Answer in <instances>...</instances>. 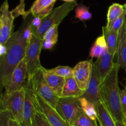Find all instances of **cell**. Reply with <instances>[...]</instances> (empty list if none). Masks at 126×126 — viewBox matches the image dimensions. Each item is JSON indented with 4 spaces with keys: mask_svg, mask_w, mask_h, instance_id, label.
I'll return each instance as SVG.
<instances>
[{
    "mask_svg": "<svg viewBox=\"0 0 126 126\" xmlns=\"http://www.w3.org/2000/svg\"><path fill=\"white\" fill-rule=\"evenodd\" d=\"M23 23L5 44L7 52L0 57V84L4 87L9 79L11 74L25 56L28 43L23 37Z\"/></svg>",
    "mask_w": 126,
    "mask_h": 126,
    "instance_id": "6da1fadb",
    "label": "cell"
},
{
    "mask_svg": "<svg viewBox=\"0 0 126 126\" xmlns=\"http://www.w3.org/2000/svg\"><path fill=\"white\" fill-rule=\"evenodd\" d=\"M120 67L114 63L110 72L100 85V100L115 122H123L124 115L121 105V91L118 82Z\"/></svg>",
    "mask_w": 126,
    "mask_h": 126,
    "instance_id": "7a4b0ae2",
    "label": "cell"
},
{
    "mask_svg": "<svg viewBox=\"0 0 126 126\" xmlns=\"http://www.w3.org/2000/svg\"><path fill=\"white\" fill-rule=\"evenodd\" d=\"M25 99V86L14 92L2 93L0 97V111L8 110L12 115V119L21 125L22 122L23 106Z\"/></svg>",
    "mask_w": 126,
    "mask_h": 126,
    "instance_id": "3957f363",
    "label": "cell"
},
{
    "mask_svg": "<svg viewBox=\"0 0 126 126\" xmlns=\"http://www.w3.org/2000/svg\"><path fill=\"white\" fill-rule=\"evenodd\" d=\"M77 6L76 1L72 2H65L61 6L53 9L44 18L40 27L33 32V35L40 39L43 40L46 32L55 25H59L60 22L68 16L71 11Z\"/></svg>",
    "mask_w": 126,
    "mask_h": 126,
    "instance_id": "277c9868",
    "label": "cell"
},
{
    "mask_svg": "<svg viewBox=\"0 0 126 126\" xmlns=\"http://www.w3.org/2000/svg\"><path fill=\"white\" fill-rule=\"evenodd\" d=\"M55 109L71 126L81 115L84 113L81 107L79 98L60 96Z\"/></svg>",
    "mask_w": 126,
    "mask_h": 126,
    "instance_id": "5b68a950",
    "label": "cell"
},
{
    "mask_svg": "<svg viewBox=\"0 0 126 126\" xmlns=\"http://www.w3.org/2000/svg\"><path fill=\"white\" fill-rule=\"evenodd\" d=\"M43 40L33 35L26 49L25 59L28 69V78L32 79L36 70L42 66L40 64V54L43 48Z\"/></svg>",
    "mask_w": 126,
    "mask_h": 126,
    "instance_id": "8992f818",
    "label": "cell"
},
{
    "mask_svg": "<svg viewBox=\"0 0 126 126\" xmlns=\"http://www.w3.org/2000/svg\"><path fill=\"white\" fill-rule=\"evenodd\" d=\"M32 80L34 92L39 95L50 106L55 108L60 97L52 91L47 84L44 76L43 66H41L36 70Z\"/></svg>",
    "mask_w": 126,
    "mask_h": 126,
    "instance_id": "52a82bcc",
    "label": "cell"
},
{
    "mask_svg": "<svg viewBox=\"0 0 126 126\" xmlns=\"http://www.w3.org/2000/svg\"><path fill=\"white\" fill-rule=\"evenodd\" d=\"M33 98L36 108L44 115L51 126H71L62 117L54 107L34 92V90Z\"/></svg>",
    "mask_w": 126,
    "mask_h": 126,
    "instance_id": "ba28073f",
    "label": "cell"
},
{
    "mask_svg": "<svg viewBox=\"0 0 126 126\" xmlns=\"http://www.w3.org/2000/svg\"><path fill=\"white\" fill-rule=\"evenodd\" d=\"M27 79L28 69L24 58L14 69L9 80L4 86L5 92L10 93L22 89L25 86Z\"/></svg>",
    "mask_w": 126,
    "mask_h": 126,
    "instance_id": "9c48e42d",
    "label": "cell"
},
{
    "mask_svg": "<svg viewBox=\"0 0 126 126\" xmlns=\"http://www.w3.org/2000/svg\"><path fill=\"white\" fill-rule=\"evenodd\" d=\"M25 99L23 106L21 126H33L36 108L33 98V88L32 79H27L25 85Z\"/></svg>",
    "mask_w": 126,
    "mask_h": 126,
    "instance_id": "30bf717a",
    "label": "cell"
},
{
    "mask_svg": "<svg viewBox=\"0 0 126 126\" xmlns=\"http://www.w3.org/2000/svg\"><path fill=\"white\" fill-rule=\"evenodd\" d=\"M0 11V43L5 44L12 35L15 17L12 11L9 9L7 0L2 4Z\"/></svg>",
    "mask_w": 126,
    "mask_h": 126,
    "instance_id": "8fae6325",
    "label": "cell"
},
{
    "mask_svg": "<svg viewBox=\"0 0 126 126\" xmlns=\"http://www.w3.org/2000/svg\"><path fill=\"white\" fill-rule=\"evenodd\" d=\"M92 59L78 63L73 69V77L81 89L86 90L92 74Z\"/></svg>",
    "mask_w": 126,
    "mask_h": 126,
    "instance_id": "7c38bea8",
    "label": "cell"
},
{
    "mask_svg": "<svg viewBox=\"0 0 126 126\" xmlns=\"http://www.w3.org/2000/svg\"><path fill=\"white\" fill-rule=\"evenodd\" d=\"M101 80L98 74V69L94 63L92 65V74L90 79L87 88L82 97L85 98L93 103L96 104L100 100V88Z\"/></svg>",
    "mask_w": 126,
    "mask_h": 126,
    "instance_id": "4fadbf2b",
    "label": "cell"
},
{
    "mask_svg": "<svg viewBox=\"0 0 126 126\" xmlns=\"http://www.w3.org/2000/svg\"><path fill=\"white\" fill-rule=\"evenodd\" d=\"M57 0H36L28 11H26L25 17L30 14L34 16H38L43 19L49 14L53 10Z\"/></svg>",
    "mask_w": 126,
    "mask_h": 126,
    "instance_id": "5bb4252c",
    "label": "cell"
},
{
    "mask_svg": "<svg viewBox=\"0 0 126 126\" xmlns=\"http://www.w3.org/2000/svg\"><path fill=\"white\" fill-rule=\"evenodd\" d=\"M114 56L112 55L108 52L106 51L103 55L94 62L98 69V74L101 80V84L105 80L107 75L111 70L114 63H113V58Z\"/></svg>",
    "mask_w": 126,
    "mask_h": 126,
    "instance_id": "9a60e30c",
    "label": "cell"
},
{
    "mask_svg": "<svg viewBox=\"0 0 126 126\" xmlns=\"http://www.w3.org/2000/svg\"><path fill=\"white\" fill-rule=\"evenodd\" d=\"M43 73L47 84L52 91L59 97L61 96L63 88L65 85L66 79L49 72L47 69L43 67Z\"/></svg>",
    "mask_w": 126,
    "mask_h": 126,
    "instance_id": "2e32d148",
    "label": "cell"
},
{
    "mask_svg": "<svg viewBox=\"0 0 126 126\" xmlns=\"http://www.w3.org/2000/svg\"><path fill=\"white\" fill-rule=\"evenodd\" d=\"M117 63L126 71V25L124 23L119 32L117 49Z\"/></svg>",
    "mask_w": 126,
    "mask_h": 126,
    "instance_id": "e0dca14e",
    "label": "cell"
},
{
    "mask_svg": "<svg viewBox=\"0 0 126 126\" xmlns=\"http://www.w3.org/2000/svg\"><path fill=\"white\" fill-rule=\"evenodd\" d=\"M85 93V90H82L78 85L73 77L66 78L65 85L62 93V97H82Z\"/></svg>",
    "mask_w": 126,
    "mask_h": 126,
    "instance_id": "ac0fdd59",
    "label": "cell"
},
{
    "mask_svg": "<svg viewBox=\"0 0 126 126\" xmlns=\"http://www.w3.org/2000/svg\"><path fill=\"white\" fill-rule=\"evenodd\" d=\"M95 105L100 126H116L115 121L102 101H98Z\"/></svg>",
    "mask_w": 126,
    "mask_h": 126,
    "instance_id": "d6986e66",
    "label": "cell"
},
{
    "mask_svg": "<svg viewBox=\"0 0 126 126\" xmlns=\"http://www.w3.org/2000/svg\"><path fill=\"white\" fill-rule=\"evenodd\" d=\"M103 35L107 43L108 52L114 56L117 53L119 32H116L113 30L108 29L106 26L103 27Z\"/></svg>",
    "mask_w": 126,
    "mask_h": 126,
    "instance_id": "ffe728a7",
    "label": "cell"
},
{
    "mask_svg": "<svg viewBox=\"0 0 126 126\" xmlns=\"http://www.w3.org/2000/svg\"><path fill=\"white\" fill-rule=\"evenodd\" d=\"M126 4L122 5L118 3H113L110 6L107 12V24L106 27L108 29H112L114 22L124 12Z\"/></svg>",
    "mask_w": 126,
    "mask_h": 126,
    "instance_id": "44dd1931",
    "label": "cell"
},
{
    "mask_svg": "<svg viewBox=\"0 0 126 126\" xmlns=\"http://www.w3.org/2000/svg\"><path fill=\"white\" fill-rule=\"evenodd\" d=\"M108 51L107 43L104 36L102 35L96 39L90 51V56L92 58H99Z\"/></svg>",
    "mask_w": 126,
    "mask_h": 126,
    "instance_id": "7402d4cb",
    "label": "cell"
},
{
    "mask_svg": "<svg viewBox=\"0 0 126 126\" xmlns=\"http://www.w3.org/2000/svg\"><path fill=\"white\" fill-rule=\"evenodd\" d=\"M81 107L84 112L93 120H97V112L95 105L83 97L79 98Z\"/></svg>",
    "mask_w": 126,
    "mask_h": 126,
    "instance_id": "603a6c76",
    "label": "cell"
},
{
    "mask_svg": "<svg viewBox=\"0 0 126 126\" xmlns=\"http://www.w3.org/2000/svg\"><path fill=\"white\" fill-rule=\"evenodd\" d=\"M49 72L62 77L69 78L73 77V69L71 67L66 65H59L55 68L50 69H47Z\"/></svg>",
    "mask_w": 126,
    "mask_h": 126,
    "instance_id": "cb8c5ba5",
    "label": "cell"
},
{
    "mask_svg": "<svg viewBox=\"0 0 126 126\" xmlns=\"http://www.w3.org/2000/svg\"><path fill=\"white\" fill-rule=\"evenodd\" d=\"M75 17L81 21H89L92 18V14L89 11L88 7L79 4L76 6L75 9Z\"/></svg>",
    "mask_w": 126,
    "mask_h": 126,
    "instance_id": "d4e9b609",
    "label": "cell"
},
{
    "mask_svg": "<svg viewBox=\"0 0 126 126\" xmlns=\"http://www.w3.org/2000/svg\"><path fill=\"white\" fill-rule=\"evenodd\" d=\"M72 126H97V121L93 120L83 113L75 121Z\"/></svg>",
    "mask_w": 126,
    "mask_h": 126,
    "instance_id": "484cf974",
    "label": "cell"
},
{
    "mask_svg": "<svg viewBox=\"0 0 126 126\" xmlns=\"http://www.w3.org/2000/svg\"><path fill=\"white\" fill-rule=\"evenodd\" d=\"M59 25H55L49 28L44 34L43 40H49L54 41L55 43H57L58 41V37H59V32H58Z\"/></svg>",
    "mask_w": 126,
    "mask_h": 126,
    "instance_id": "4316f807",
    "label": "cell"
},
{
    "mask_svg": "<svg viewBox=\"0 0 126 126\" xmlns=\"http://www.w3.org/2000/svg\"><path fill=\"white\" fill-rule=\"evenodd\" d=\"M33 126H51L46 117L36 109Z\"/></svg>",
    "mask_w": 126,
    "mask_h": 126,
    "instance_id": "83f0119b",
    "label": "cell"
},
{
    "mask_svg": "<svg viewBox=\"0 0 126 126\" xmlns=\"http://www.w3.org/2000/svg\"><path fill=\"white\" fill-rule=\"evenodd\" d=\"M25 0H20V3L14 9H13L12 11V13L13 14L14 17L15 19L16 17H18L19 16H22L24 19H25V14L26 11H25Z\"/></svg>",
    "mask_w": 126,
    "mask_h": 126,
    "instance_id": "f1b7e54d",
    "label": "cell"
},
{
    "mask_svg": "<svg viewBox=\"0 0 126 126\" xmlns=\"http://www.w3.org/2000/svg\"><path fill=\"white\" fill-rule=\"evenodd\" d=\"M12 115L8 110L0 111V126H9V121Z\"/></svg>",
    "mask_w": 126,
    "mask_h": 126,
    "instance_id": "f546056e",
    "label": "cell"
},
{
    "mask_svg": "<svg viewBox=\"0 0 126 126\" xmlns=\"http://www.w3.org/2000/svg\"><path fill=\"white\" fill-rule=\"evenodd\" d=\"M126 16V7L125 10H124V12L117 19L116 21L114 22V24H113L112 29L113 31L116 32H119L121 29L122 27L124 25V22H125V19Z\"/></svg>",
    "mask_w": 126,
    "mask_h": 126,
    "instance_id": "4dcf8cb0",
    "label": "cell"
},
{
    "mask_svg": "<svg viewBox=\"0 0 126 126\" xmlns=\"http://www.w3.org/2000/svg\"><path fill=\"white\" fill-rule=\"evenodd\" d=\"M121 105L124 116L126 115V84L124 89L121 91Z\"/></svg>",
    "mask_w": 126,
    "mask_h": 126,
    "instance_id": "1f68e13d",
    "label": "cell"
},
{
    "mask_svg": "<svg viewBox=\"0 0 126 126\" xmlns=\"http://www.w3.org/2000/svg\"><path fill=\"white\" fill-rule=\"evenodd\" d=\"M43 19L38 16H34L33 18L32 19V27L33 32L36 30L38 28L41 26Z\"/></svg>",
    "mask_w": 126,
    "mask_h": 126,
    "instance_id": "d6a6232c",
    "label": "cell"
},
{
    "mask_svg": "<svg viewBox=\"0 0 126 126\" xmlns=\"http://www.w3.org/2000/svg\"><path fill=\"white\" fill-rule=\"evenodd\" d=\"M56 43H55L54 41L49 40H43V48H44L45 49H51L55 46V44Z\"/></svg>",
    "mask_w": 126,
    "mask_h": 126,
    "instance_id": "836d02e7",
    "label": "cell"
},
{
    "mask_svg": "<svg viewBox=\"0 0 126 126\" xmlns=\"http://www.w3.org/2000/svg\"><path fill=\"white\" fill-rule=\"evenodd\" d=\"M7 52V46L6 44L0 43V57L4 56Z\"/></svg>",
    "mask_w": 126,
    "mask_h": 126,
    "instance_id": "e575fe53",
    "label": "cell"
},
{
    "mask_svg": "<svg viewBox=\"0 0 126 126\" xmlns=\"http://www.w3.org/2000/svg\"><path fill=\"white\" fill-rule=\"evenodd\" d=\"M9 126H21L18 122L11 118L9 121Z\"/></svg>",
    "mask_w": 126,
    "mask_h": 126,
    "instance_id": "d590c367",
    "label": "cell"
},
{
    "mask_svg": "<svg viewBox=\"0 0 126 126\" xmlns=\"http://www.w3.org/2000/svg\"><path fill=\"white\" fill-rule=\"evenodd\" d=\"M116 126H125L123 122H116Z\"/></svg>",
    "mask_w": 126,
    "mask_h": 126,
    "instance_id": "8d00e7d4",
    "label": "cell"
},
{
    "mask_svg": "<svg viewBox=\"0 0 126 126\" xmlns=\"http://www.w3.org/2000/svg\"><path fill=\"white\" fill-rule=\"evenodd\" d=\"M62 1H65V2H75L76 0H62Z\"/></svg>",
    "mask_w": 126,
    "mask_h": 126,
    "instance_id": "74e56055",
    "label": "cell"
},
{
    "mask_svg": "<svg viewBox=\"0 0 126 126\" xmlns=\"http://www.w3.org/2000/svg\"><path fill=\"white\" fill-rule=\"evenodd\" d=\"M123 122H124L125 126H126V115L124 116V119H123Z\"/></svg>",
    "mask_w": 126,
    "mask_h": 126,
    "instance_id": "f35d334b",
    "label": "cell"
},
{
    "mask_svg": "<svg viewBox=\"0 0 126 126\" xmlns=\"http://www.w3.org/2000/svg\"><path fill=\"white\" fill-rule=\"evenodd\" d=\"M124 23H125V24L126 25V19H125V22H124Z\"/></svg>",
    "mask_w": 126,
    "mask_h": 126,
    "instance_id": "ab89813d",
    "label": "cell"
}]
</instances>
